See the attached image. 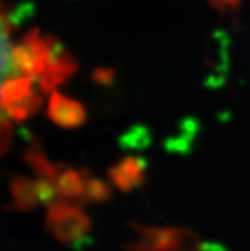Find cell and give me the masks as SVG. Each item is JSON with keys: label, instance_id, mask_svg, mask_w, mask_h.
Masks as SVG:
<instances>
[{"label": "cell", "instance_id": "obj_2", "mask_svg": "<svg viewBox=\"0 0 250 251\" xmlns=\"http://www.w3.org/2000/svg\"><path fill=\"white\" fill-rule=\"evenodd\" d=\"M135 251H200V240L185 228H146Z\"/></svg>", "mask_w": 250, "mask_h": 251}, {"label": "cell", "instance_id": "obj_1", "mask_svg": "<svg viewBox=\"0 0 250 251\" xmlns=\"http://www.w3.org/2000/svg\"><path fill=\"white\" fill-rule=\"evenodd\" d=\"M62 63L38 34H18L0 8V156L12 141L13 125L33 114L42 93L65 73Z\"/></svg>", "mask_w": 250, "mask_h": 251}, {"label": "cell", "instance_id": "obj_3", "mask_svg": "<svg viewBox=\"0 0 250 251\" xmlns=\"http://www.w3.org/2000/svg\"><path fill=\"white\" fill-rule=\"evenodd\" d=\"M218 8H232L239 3V0H213Z\"/></svg>", "mask_w": 250, "mask_h": 251}]
</instances>
